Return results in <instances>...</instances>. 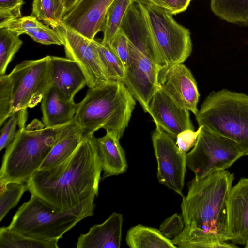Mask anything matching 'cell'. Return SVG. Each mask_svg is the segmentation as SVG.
<instances>
[{
  "label": "cell",
  "instance_id": "6da1fadb",
  "mask_svg": "<svg viewBox=\"0 0 248 248\" xmlns=\"http://www.w3.org/2000/svg\"><path fill=\"white\" fill-rule=\"evenodd\" d=\"M234 179L225 170L189 183L181 205L185 227L171 240L177 248H239L226 242L227 201Z\"/></svg>",
  "mask_w": 248,
  "mask_h": 248
},
{
  "label": "cell",
  "instance_id": "7a4b0ae2",
  "mask_svg": "<svg viewBox=\"0 0 248 248\" xmlns=\"http://www.w3.org/2000/svg\"><path fill=\"white\" fill-rule=\"evenodd\" d=\"M93 135L84 138L62 163L35 173L26 182L27 190L62 211L97 196L102 166Z\"/></svg>",
  "mask_w": 248,
  "mask_h": 248
},
{
  "label": "cell",
  "instance_id": "3957f363",
  "mask_svg": "<svg viewBox=\"0 0 248 248\" xmlns=\"http://www.w3.org/2000/svg\"><path fill=\"white\" fill-rule=\"evenodd\" d=\"M135 100L121 81H110L89 88L78 103L74 121L84 138L103 128L120 139L128 125Z\"/></svg>",
  "mask_w": 248,
  "mask_h": 248
},
{
  "label": "cell",
  "instance_id": "277c9868",
  "mask_svg": "<svg viewBox=\"0 0 248 248\" xmlns=\"http://www.w3.org/2000/svg\"><path fill=\"white\" fill-rule=\"evenodd\" d=\"M70 123L47 128L35 119L18 127L14 140L6 148L0 181L26 183L39 170L60 133Z\"/></svg>",
  "mask_w": 248,
  "mask_h": 248
},
{
  "label": "cell",
  "instance_id": "5b68a950",
  "mask_svg": "<svg viewBox=\"0 0 248 248\" xmlns=\"http://www.w3.org/2000/svg\"><path fill=\"white\" fill-rule=\"evenodd\" d=\"M94 197L75 207L62 211L31 194L18 208L8 227L25 236L41 240H59L78 222L93 215Z\"/></svg>",
  "mask_w": 248,
  "mask_h": 248
},
{
  "label": "cell",
  "instance_id": "8992f818",
  "mask_svg": "<svg viewBox=\"0 0 248 248\" xmlns=\"http://www.w3.org/2000/svg\"><path fill=\"white\" fill-rule=\"evenodd\" d=\"M195 116L199 126L234 141L248 155V95L225 89L213 91Z\"/></svg>",
  "mask_w": 248,
  "mask_h": 248
},
{
  "label": "cell",
  "instance_id": "52a82bcc",
  "mask_svg": "<svg viewBox=\"0 0 248 248\" xmlns=\"http://www.w3.org/2000/svg\"><path fill=\"white\" fill-rule=\"evenodd\" d=\"M137 0L143 9L165 67L183 63L192 50L189 30L178 24L172 15L148 0Z\"/></svg>",
  "mask_w": 248,
  "mask_h": 248
},
{
  "label": "cell",
  "instance_id": "ba28073f",
  "mask_svg": "<svg viewBox=\"0 0 248 248\" xmlns=\"http://www.w3.org/2000/svg\"><path fill=\"white\" fill-rule=\"evenodd\" d=\"M200 126L196 143L186 156V166L194 173L195 179L225 170L244 156L234 141Z\"/></svg>",
  "mask_w": 248,
  "mask_h": 248
},
{
  "label": "cell",
  "instance_id": "9c48e42d",
  "mask_svg": "<svg viewBox=\"0 0 248 248\" xmlns=\"http://www.w3.org/2000/svg\"><path fill=\"white\" fill-rule=\"evenodd\" d=\"M50 56L25 60L8 74L12 86L10 117L40 103L51 86Z\"/></svg>",
  "mask_w": 248,
  "mask_h": 248
},
{
  "label": "cell",
  "instance_id": "30bf717a",
  "mask_svg": "<svg viewBox=\"0 0 248 248\" xmlns=\"http://www.w3.org/2000/svg\"><path fill=\"white\" fill-rule=\"evenodd\" d=\"M152 140L159 183L183 197L186 154L181 151L174 139L160 128L156 127L153 131Z\"/></svg>",
  "mask_w": 248,
  "mask_h": 248
},
{
  "label": "cell",
  "instance_id": "8fae6325",
  "mask_svg": "<svg viewBox=\"0 0 248 248\" xmlns=\"http://www.w3.org/2000/svg\"><path fill=\"white\" fill-rule=\"evenodd\" d=\"M55 29L63 39L66 58L75 61L79 66L89 88L111 81L105 70L93 40L85 37L63 24Z\"/></svg>",
  "mask_w": 248,
  "mask_h": 248
},
{
  "label": "cell",
  "instance_id": "7c38bea8",
  "mask_svg": "<svg viewBox=\"0 0 248 248\" xmlns=\"http://www.w3.org/2000/svg\"><path fill=\"white\" fill-rule=\"evenodd\" d=\"M130 59L122 82L145 112L160 87L159 75L163 68L128 42Z\"/></svg>",
  "mask_w": 248,
  "mask_h": 248
},
{
  "label": "cell",
  "instance_id": "4fadbf2b",
  "mask_svg": "<svg viewBox=\"0 0 248 248\" xmlns=\"http://www.w3.org/2000/svg\"><path fill=\"white\" fill-rule=\"evenodd\" d=\"M147 113L151 116L156 127L174 140L184 131L194 130L189 111L176 103L161 86L153 97Z\"/></svg>",
  "mask_w": 248,
  "mask_h": 248
},
{
  "label": "cell",
  "instance_id": "5bb4252c",
  "mask_svg": "<svg viewBox=\"0 0 248 248\" xmlns=\"http://www.w3.org/2000/svg\"><path fill=\"white\" fill-rule=\"evenodd\" d=\"M161 87L176 103L196 115L199 100L197 82L190 70L183 63L163 68L159 73Z\"/></svg>",
  "mask_w": 248,
  "mask_h": 248
},
{
  "label": "cell",
  "instance_id": "9a60e30c",
  "mask_svg": "<svg viewBox=\"0 0 248 248\" xmlns=\"http://www.w3.org/2000/svg\"><path fill=\"white\" fill-rule=\"evenodd\" d=\"M114 0H79L65 15L62 24L92 40L103 31L107 11Z\"/></svg>",
  "mask_w": 248,
  "mask_h": 248
},
{
  "label": "cell",
  "instance_id": "2e32d148",
  "mask_svg": "<svg viewBox=\"0 0 248 248\" xmlns=\"http://www.w3.org/2000/svg\"><path fill=\"white\" fill-rule=\"evenodd\" d=\"M120 28L130 44L156 64L165 67L143 9L137 0L128 7Z\"/></svg>",
  "mask_w": 248,
  "mask_h": 248
},
{
  "label": "cell",
  "instance_id": "e0dca14e",
  "mask_svg": "<svg viewBox=\"0 0 248 248\" xmlns=\"http://www.w3.org/2000/svg\"><path fill=\"white\" fill-rule=\"evenodd\" d=\"M228 241L245 245L248 240V178L231 188L227 201Z\"/></svg>",
  "mask_w": 248,
  "mask_h": 248
},
{
  "label": "cell",
  "instance_id": "ac0fdd59",
  "mask_svg": "<svg viewBox=\"0 0 248 248\" xmlns=\"http://www.w3.org/2000/svg\"><path fill=\"white\" fill-rule=\"evenodd\" d=\"M50 76L51 86L69 100H74L77 93L87 83L78 64L67 58L50 56Z\"/></svg>",
  "mask_w": 248,
  "mask_h": 248
},
{
  "label": "cell",
  "instance_id": "d6986e66",
  "mask_svg": "<svg viewBox=\"0 0 248 248\" xmlns=\"http://www.w3.org/2000/svg\"><path fill=\"white\" fill-rule=\"evenodd\" d=\"M123 221L121 214L113 213L103 223L91 227L81 234L76 243L77 248H119Z\"/></svg>",
  "mask_w": 248,
  "mask_h": 248
},
{
  "label": "cell",
  "instance_id": "ffe728a7",
  "mask_svg": "<svg viewBox=\"0 0 248 248\" xmlns=\"http://www.w3.org/2000/svg\"><path fill=\"white\" fill-rule=\"evenodd\" d=\"M41 102L42 119L45 127H58L74 120L78 103L66 99L56 88L50 86Z\"/></svg>",
  "mask_w": 248,
  "mask_h": 248
},
{
  "label": "cell",
  "instance_id": "44dd1931",
  "mask_svg": "<svg viewBox=\"0 0 248 248\" xmlns=\"http://www.w3.org/2000/svg\"><path fill=\"white\" fill-rule=\"evenodd\" d=\"M92 138L102 166V179L125 172L127 164L120 139L108 132L103 137L96 138L93 135Z\"/></svg>",
  "mask_w": 248,
  "mask_h": 248
},
{
  "label": "cell",
  "instance_id": "7402d4cb",
  "mask_svg": "<svg viewBox=\"0 0 248 248\" xmlns=\"http://www.w3.org/2000/svg\"><path fill=\"white\" fill-rule=\"evenodd\" d=\"M0 28H6L18 35L27 34L40 44L63 45V39L55 29L43 24L31 15L1 23Z\"/></svg>",
  "mask_w": 248,
  "mask_h": 248
},
{
  "label": "cell",
  "instance_id": "603a6c76",
  "mask_svg": "<svg viewBox=\"0 0 248 248\" xmlns=\"http://www.w3.org/2000/svg\"><path fill=\"white\" fill-rule=\"evenodd\" d=\"M84 138L82 130L74 120L60 133L39 170L50 168L66 160Z\"/></svg>",
  "mask_w": 248,
  "mask_h": 248
},
{
  "label": "cell",
  "instance_id": "cb8c5ba5",
  "mask_svg": "<svg viewBox=\"0 0 248 248\" xmlns=\"http://www.w3.org/2000/svg\"><path fill=\"white\" fill-rule=\"evenodd\" d=\"M126 241L131 248H176L171 240L154 228L139 224L127 232Z\"/></svg>",
  "mask_w": 248,
  "mask_h": 248
},
{
  "label": "cell",
  "instance_id": "d4e9b609",
  "mask_svg": "<svg viewBox=\"0 0 248 248\" xmlns=\"http://www.w3.org/2000/svg\"><path fill=\"white\" fill-rule=\"evenodd\" d=\"M211 8L228 22L248 24V0H211Z\"/></svg>",
  "mask_w": 248,
  "mask_h": 248
},
{
  "label": "cell",
  "instance_id": "484cf974",
  "mask_svg": "<svg viewBox=\"0 0 248 248\" xmlns=\"http://www.w3.org/2000/svg\"><path fill=\"white\" fill-rule=\"evenodd\" d=\"M66 11L61 0H33L32 14L39 21L56 29L62 24Z\"/></svg>",
  "mask_w": 248,
  "mask_h": 248
},
{
  "label": "cell",
  "instance_id": "4316f807",
  "mask_svg": "<svg viewBox=\"0 0 248 248\" xmlns=\"http://www.w3.org/2000/svg\"><path fill=\"white\" fill-rule=\"evenodd\" d=\"M58 241L34 239L15 231L8 226L0 229L1 248H58Z\"/></svg>",
  "mask_w": 248,
  "mask_h": 248
},
{
  "label": "cell",
  "instance_id": "83f0119b",
  "mask_svg": "<svg viewBox=\"0 0 248 248\" xmlns=\"http://www.w3.org/2000/svg\"><path fill=\"white\" fill-rule=\"evenodd\" d=\"M136 0H114L106 14L101 41L109 45L120 30L122 22L129 6Z\"/></svg>",
  "mask_w": 248,
  "mask_h": 248
},
{
  "label": "cell",
  "instance_id": "f1b7e54d",
  "mask_svg": "<svg viewBox=\"0 0 248 248\" xmlns=\"http://www.w3.org/2000/svg\"><path fill=\"white\" fill-rule=\"evenodd\" d=\"M93 41L109 79L122 82L125 70L121 60L109 45L94 39Z\"/></svg>",
  "mask_w": 248,
  "mask_h": 248
},
{
  "label": "cell",
  "instance_id": "f546056e",
  "mask_svg": "<svg viewBox=\"0 0 248 248\" xmlns=\"http://www.w3.org/2000/svg\"><path fill=\"white\" fill-rule=\"evenodd\" d=\"M23 44L19 35L6 28H0V76L7 68Z\"/></svg>",
  "mask_w": 248,
  "mask_h": 248
},
{
  "label": "cell",
  "instance_id": "4dcf8cb0",
  "mask_svg": "<svg viewBox=\"0 0 248 248\" xmlns=\"http://www.w3.org/2000/svg\"><path fill=\"white\" fill-rule=\"evenodd\" d=\"M0 221L8 212L17 205L27 190L26 183L0 181Z\"/></svg>",
  "mask_w": 248,
  "mask_h": 248
},
{
  "label": "cell",
  "instance_id": "1f68e13d",
  "mask_svg": "<svg viewBox=\"0 0 248 248\" xmlns=\"http://www.w3.org/2000/svg\"><path fill=\"white\" fill-rule=\"evenodd\" d=\"M12 86L8 75L0 76V126L10 117Z\"/></svg>",
  "mask_w": 248,
  "mask_h": 248
},
{
  "label": "cell",
  "instance_id": "d6a6232c",
  "mask_svg": "<svg viewBox=\"0 0 248 248\" xmlns=\"http://www.w3.org/2000/svg\"><path fill=\"white\" fill-rule=\"evenodd\" d=\"M109 46L126 70L130 61V51L128 40L121 28Z\"/></svg>",
  "mask_w": 248,
  "mask_h": 248
},
{
  "label": "cell",
  "instance_id": "836d02e7",
  "mask_svg": "<svg viewBox=\"0 0 248 248\" xmlns=\"http://www.w3.org/2000/svg\"><path fill=\"white\" fill-rule=\"evenodd\" d=\"M19 122V114L17 112L11 116L1 126L0 134V151L7 148L14 140Z\"/></svg>",
  "mask_w": 248,
  "mask_h": 248
},
{
  "label": "cell",
  "instance_id": "e575fe53",
  "mask_svg": "<svg viewBox=\"0 0 248 248\" xmlns=\"http://www.w3.org/2000/svg\"><path fill=\"white\" fill-rule=\"evenodd\" d=\"M184 227L182 217L175 213L163 221L159 230L167 238L172 240L181 233Z\"/></svg>",
  "mask_w": 248,
  "mask_h": 248
},
{
  "label": "cell",
  "instance_id": "d590c367",
  "mask_svg": "<svg viewBox=\"0 0 248 248\" xmlns=\"http://www.w3.org/2000/svg\"><path fill=\"white\" fill-rule=\"evenodd\" d=\"M24 0H0V23L22 17Z\"/></svg>",
  "mask_w": 248,
  "mask_h": 248
},
{
  "label": "cell",
  "instance_id": "8d00e7d4",
  "mask_svg": "<svg viewBox=\"0 0 248 248\" xmlns=\"http://www.w3.org/2000/svg\"><path fill=\"white\" fill-rule=\"evenodd\" d=\"M154 6L170 14L176 15L184 12L191 0H148Z\"/></svg>",
  "mask_w": 248,
  "mask_h": 248
},
{
  "label": "cell",
  "instance_id": "74e56055",
  "mask_svg": "<svg viewBox=\"0 0 248 248\" xmlns=\"http://www.w3.org/2000/svg\"><path fill=\"white\" fill-rule=\"evenodd\" d=\"M201 126L196 131L186 130L179 133L176 137V144L181 151L187 152L195 145Z\"/></svg>",
  "mask_w": 248,
  "mask_h": 248
},
{
  "label": "cell",
  "instance_id": "f35d334b",
  "mask_svg": "<svg viewBox=\"0 0 248 248\" xmlns=\"http://www.w3.org/2000/svg\"><path fill=\"white\" fill-rule=\"evenodd\" d=\"M64 5L66 13L71 10L79 0H61Z\"/></svg>",
  "mask_w": 248,
  "mask_h": 248
},
{
  "label": "cell",
  "instance_id": "ab89813d",
  "mask_svg": "<svg viewBox=\"0 0 248 248\" xmlns=\"http://www.w3.org/2000/svg\"><path fill=\"white\" fill-rule=\"evenodd\" d=\"M245 248H248V240L247 242V243H246V244L245 245Z\"/></svg>",
  "mask_w": 248,
  "mask_h": 248
}]
</instances>
